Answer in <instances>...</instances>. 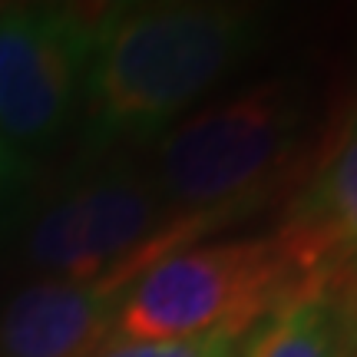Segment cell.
I'll use <instances>...</instances> for the list:
<instances>
[{"label":"cell","instance_id":"2","mask_svg":"<svg viewBox=\"0 0 357 357\" xmlns=\"http://www.w3.org/2000/svg\"><path fill=\"white\" fill-rule=\"evenodd\" d=\"M311 116L305 86L255 83L172 123L155 146L149 176L176 218L208 231L242 222L305 176Z\"/></svg>","mask_w":357,"mask_h":357},{"label":"cell","instance_id":"10","mask_svg":"<svg viewBox=\"0 0 357 357\" xmlns=\"http://www.w3.org/2000/svg\"><path fill=\"white\" fill-rule=\"evenodd\" d=\"M24 155L17 153L13 146H7V139L0 136V208L7 205V199H13L17 185L24 182Z\"/></svg>","mask_w":357,"mask_h":357},{"label":"cell","instance_id":"7","mask_svg":"<svg viewBox=\"0 0 357 357\" xmlns=\"http://www.w3.org/2000/svg\"><path fill=\"white\" fill-rule=\"evenodd\" d=\"M123 291L113 281H30L0 307V357H89L113 337Z\"/></svg>","mask_w":357,"mask_h":357},{"label":"cell","instance_id":"6","mask_svg":"<svg viewBox=\"0 0 357 357\" xmlns=\"http://www.w3.org/2000/svg\"><path fill=\"white\" fill-rule=\"evenodd\" d=\"M271 235L301 288L357 307V106L301 176V189Z\"/></svg>","mask_w":357,"mask_h":357},{"label":"cell","instance_id":"1","mask_svg":"<svg viewBox=\"0 0 357 357\" xmlns=\"http://www.w3.org/2000/svg\"><path fill=\"white\" fill-rule=\"evenodd\" d=\"M261 33L245 3H123L93 17L86 106L89 142L109 146L166 132L222 83Z\"/></svg>","mask_w":357,"mask_h":357},{"label":"cell","instance_id":"5","mask_svg":"<svg viewBox=\"0 0 357 357\" xmlns=\"http://www.w3.org/2000/svg\"><path fill=\"white\" fill-rule=\"evenodd\" d=\"M93 17L73 7L0 10V136L17 153L47 149L83 102Z\"/></svg>","mask_w":357,"mask_h":357},{"label":"cell","instance_id":"11","mask_svg":"<svg viewBox=\"0 0 357 357\" xmlns=\"http://www.w3.org/2000/svg\"><path fill=\"white\" fill-rule=\"evenodd\" d=\"M235 351H238V347H235ZM235 351H231V354H229V357H235Z\"/></svg>","mask_w":357,"mask_h":357},{"label":"cell","instance_id":"4","mask_svg":"<svg viewBox=\"0 0 357 357\" xmlns=\"http://www.w3.org/2000/svg\"><path fill=\"white\" fill-rule=\"evenodd\" d=\"M301 291L275 235L195 242L129 284L113 321L119 341H238Z\"/></svg>","mask_w":357,"mask_h":357},{"label":"cell","instance_id":"3","mask_svg":"<svg viewBox=\"0 0 357 357\" xmlns=\"http://www.w3.org/2000/svg\"><path fill=\"white\" fill-rule=\"evenodd\" d=\"M208 229L176 218L149 169L126 155L89 166L43 205L26 255L56 281H113L129 288L149 265L195 245Z\"/></svg>","mask_w":357,"mask_h":357},{"label":"cell","instance_id":"8","mask_svg":"<svg viewBox=\"0 0 357 357\" xmlns=\"http://www.w3.org/2000/svg\"><path fill=\"white\" fill-rule=\"evenodd\" d=\"M235 357H357V307L301 288L258 321Z\"/></svg>","mask_w":357,"mask_h":357},{"label":"cell","instance_id":"9","mask_svg":"<svg viewBox=\"0 0 357 357\" xmlns=\"http://www.w3.org/2000/svg\"><path fill=\"white\" fill-rule=\"evenodd\" d=\"M238 341L202 337V341H119L109 337L89 357H229Z\"/></svg>","mask_w":357,"mask_h":357}]
</instances>
